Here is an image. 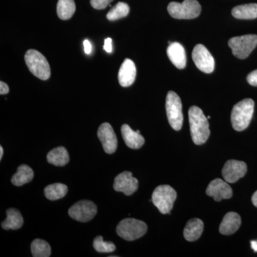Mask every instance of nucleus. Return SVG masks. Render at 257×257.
<instances>
[{
  "instance_id": "obj_1",
  "label": "nucleus",
  "mask_w": 257,
  "mask_h": 257,
  "mask_svg": "<svg viewBox=\"0 0 257 257\" xmlns=\"http://www.w3.org/2000/svg\"><path fill=\"white\" fill-rule=\"evenodd\" d=\"M189 121L194 143L197 145L205 143L210 135V130L207 117L202 109L198 106H191L189 110Z\"/></svg>"
},
{
  "instance_id": "obj_2",
  "label": "nucleus",
  "mask_w": 257,
  "mask_h": 257,
  "mask_svg": "<svg viewBox=\"0 0 257 257\" xmlns=\"http://www.w3.org/2000/svg\"><path fill=\"white\" fill-rule=\"evenodd\" d=\"M254 110V101L251 99H244L235 104L231 111V121L236 131L246 130L252 119Z\"/></svg>"
},
{
  "instance_id": "obj_3",
  "label": "nucleus",
  "mask_w": 257,
  "mask_h": 257,
  "mask_svg": "<svg viewBox=\"0 0 257 257\" xmlns=\"http://www.w3.org/2000/svg\"><path fill=\"white\" fill-rule=\"evenodd\" d=\"M25 60L29 70L37 78L47 80L50 77V64L45 56L35 50H30L25 55Z\"/></svg>"
},
{
  "instance_id": "obj_4",
  "label": "nucleus",
  "mask_w": 257,
  "mask_h": 257,
  "mask_svg": "<svg viewBox=\"0 0 257 257\" xmlns=\"http://www.w3.org/2000/svg\"><path fill=\"white\" fill-rule=\"evenodd\" d=\"M171 16L177 20H192L201 13V5L197 0H184L183 3L172 2L167 7Z\"/></svg>"
},
{
  "instance_id": "obj_5",
  "label": "nucleus",
  "mask_w": 257,
  "mask_h": 257,
  "mask_svg": "<svg viewBox=\"0 0 257 257\" xmlns=\"http://www.w3.org/2000/svg\"><path fill=\"white\" fill-rule=\"evenodd\" d=\"M166 111L167 119L172 128L179 131L183 124L182 104L180 97L175 92L170 91L166 98Z\"/></svg>"
},
{
  "instance_id": "obj_6",
  "label": "nucleus",
  "mask_w": 257,
  "mask_h": 257,
  "mask_svg": "<svg viewBox=\"0 0 257 257\" xmlns=\"http://www.w3.org/2000/svg\"><path fill=\"white\" fill-rule=\"evenodd\" d=\"M177 192L170 185H160L154 191L152 201L162 214L170 213L177 199Z\"/></svg>"
},
{
  "instance_id": "obj_7",
  "label": "nucleus",
  "mask_w": 257,
  "mask_h": 257,
  "mask_svg": "<svg viewBox=\"0 0 257 257\" xmlns=\"http://www.w3.org/2000/svg\"><path fill=\"white\" fill-rule=\"evenodd\" d=\"M147 231V225L144 221L136 219H123L116 226V233L126 241H134L142 237Z\"/></svg>"
},
{
  "instance_id": "obj_8",
  "label": "nucleus",
  "mask_w": 257,
  "mask_h": 257,
  "mask_svg": "<svg viewBox=\"0 0 257 257\" xmlns=\"http://www.w3.org/2000/svg\"><path fill=\"white\" fill-rule=\"evenodd\" d=\"M228 45L235 57L241 60L247 58L257 46V35H246L230 39Z\"/></svg>"
},
{
  "instance_id": "obj_9",
  "label": "nucleus",
  "mask_w": 257,
  "mask_h": 257,
  "mask_svg": "<svg viewBox=\"0 0 257 257\" xmlns=\"http://www.w3.org/2000/svg\"><path fill=\"white\" fill-rule=\"evenodd\" d=\"M97 212V207L94 202L89 200H82L75 203L69 209L70 217L81 222L92 220Z\"/></svg>"
},
{
  "instance_id": "obj_10",
  "label": "nucleus",
  "mask_w": 257,
  "mask_h": 257,
  "mask_svg": "<svg viewBox=\"0 0 257 257\" xmlns=\"http://www.w3.org/2000/svg\"><path fill=\"white\" fill-rule=\"evenodd\" d=\"M192 59L196 67L204 73L214 72L215 61L209 51L204 45H197L192 52Z\"/></svg>"
},
{
  "instance_id": "obj_11",
  "label": "nucleus",
  "mask_w": 257,
  "mask_h": 257,
  "mask_svg": "<svg viewBox=\"0 0 257 257\" xmlns=\"http://www.w3.org/2000/svg\"><path fill=\"white\" fill-rule=\"evenodd\" d=\"M247 166L241 161L229 160L222 169V176L228 183H234L246 175Z\"/></svg>"
},
{
  "instance_id": "obj_12",
  "label": "nucleus",
  "mask_w": 257,
  "mask_h": 257,
  "mask_svg": "<svg viewBox=\"0 0 257 257\" xmlns=\"http://www.w3.org/2000/svg\"><path fill=\"white\" fill-rule=\"evenodd\" d=\"M97 136L106 153L113 154L116 152L117 149V138L112 126L109 123H103L100 125L98 128Z\"/></svg>"
},
{
  "instance_id": "obj_13",
  "label": "nucleus",
  "mask_w": 257,
  "mask_h": 257,
  "mask_svg": "<svg viewBox=\"0 0 257 257\" xmlns=\"http://www.w3.org/2000/svg\"><path fill=\"white\" fill-rule=\"evenodd\" d=\"M138 179L133 177V173L124 172L115 177L113 187L116 192H123L125 195L130 196L138 190Z\"/></svg>"
},
{
  "instance_id": "obj_14",
  "label": "nucleus",
  "mask_w": 257,
  "mask_h": 257,
  "mask_svg": "<svg viewBox=\"0 0 257 257\" xmlns=\"http://www.w3.org/2000/svg\"><path fill=\"white\" fill-rule=\"evenodd\" d=\"M206 193L216 202H220L222 199H230L233 195L232 189L229 184L221 179H215L211 181L208 185Z\"/></svg>"
},
{
  "instance_id": "obj_15",
  "label": "nucleus",
  "mask_w": 257,
  "mask_h": 257,
  "mask_svg": "<svg viewBox=\"0 0 257 257\" xmlns=\"http://www.w3.org/2000/svg\"><path fill=\"white\" fill-rule=\"evenodd\" d=\"M137 69L135 64L130 59H126L120 67L118 79L123 87L131 86L136 79Z\"/></svg>"
},
{
  "instance_id": "obj_16",
  "label": "nucleus",
  "mask_w": 257,
  "mask_h": 257,
  "mask_svg": "<svg viewBox=\"0 0 257 257\" xmlns=\"http://www.w3.org/2000/svg\"><path fill=\"white\" fill-rule=\"evenodd\" d=\"M167 56L172 63L177 68H185L187 64V55L184 47L179 42H172L167 50Z\"/></svg>"
},
{
  "instance_id": "obj_17",
  "label": "nucleus",
  "mask_w": 257,
  "mask_h": 257,
  "mask_svg": "<svg viewBox=\"0 0 257 257\" xmlns=\"http://www.w3.org/2000/svg\"><path fill=\"white\" fill-rule=\"evenodd\" d=\"M241 223V217L237 213L228 212L219 226V232L224 235L234 234L239 229Z\"/></svg>"
},
{
  "instance_id": "obj_18",
  "label": "nucleus",
  "mask_w": 257,
  "mask_h": 257,
  "mask_svg": "<svg viewBox=\"0 0 257 257\" xmlns=\"http://www.w3.org/2000/svg\"><path fill=\"white\" fill-rule=\"evenodd\" d=\"M121 135L126 146L134 150L141 148L145 144V138L138 133L133 131L128 124H123L121 128Z\"/></svg>"
},
{
  "instance_id": "obj_19",
  "label": "nucleus",
  "mask_w": 257,
  "mask_h": 257,
  "mask_svg": "<svg viewBox=\"0 0 257 257\" xmlns=\"http://www.w3.org/2000/svg\"><path fill=\"white\" fill-rule=\"evenodd\" d=\"M204 230V223L199 219H192L184 229V236L189 241H196L200 237Z\"/></svg>"
},
{
  "instance_id": "obj_20",
  "label": "nucleus",
  "mask_w": 257,
  "mask_h": 257,
  "mask_svg": "<svg viewBox=\"0 0 257 257\" xmlns=\"http://www.w3.org/2000/svg\"><path fill=\"white\" fill-rule=\"evenodd\" d=\"M24 224V219L20 211L14 208L7 210V218L3 223L2 227L5 230L20 229Z\"/></svg>"
},
{
  "instance_id": "obj_21",
  "label": "nucleus",
  "mask_w": 257,
  "mask_h": 257,
  "mask_svg": "<svg viewBox=\"0 0 257 257\" xmlns=\"http://www.w3.org/2000/svg\"><path fill=\"white\" fill-rule=\"evenodd\" d=\"M47 161L51 165L57 167H63L67 165L69 161L68 152L63 147H59L51 150L47 157Z\"/></svg>"
},
{
  "instance_id": "obj_22",
  "label": "nucleus",
  "mask_w": 257,
  "mask_h": 257,
  "mask_svg": "<svg viewBox=\"0 0 257 257\" xmlns=\"http://www.w3.org/2000/svg\"><path fill=\"white\" fill-rule=\"evenodd\" d=\"M235 18L239 20H253L257 18V4H246L235 7L231 11Z\"/></svg>"
},
{
  "instance_id": "obj_23",
  "label": "nucleus",
  "mask_w": 257,
  "mask_h": 257,
  "mask_svg": "<svg viewBox=\"0 0 257 257\" xmlns=\"http://www.w3.org/2000/svg\"><path fill=\"white\" fill-rule=\"evenodd\" d=\"M33 177L34 172L31 167L26 165H22L18 167V172L13 175L12 182L17 187H21L31 182Z\"/></svg>"
},
{
  "instance_id": "obj_24",
  "label": "nucleus",
  "mask_w": 257,
  "mask_h": 257,
  "mask_svg": "<svg viewBox=\"0 0 257 257\" xmlns=\"http://www.w3.org/2000/svg\"><path fill=\"white\" fill-rule=\"evenodd\" d=\"M75 10L76 5L74 0H58L57 13L61 20H69L73 16Z\"/></svg>"
},
{
  "instance_id": "obj_25",
  "label": "nucleus",
  "mask_w": 257,
  "mask_h": 257,
  "mask_svg": "<svg viewBox=\"0 0 257 257\" xmlns=\"http://www.w3.org/2000/svg\"><path fill=\"white\" fill-rule=\"evenodd\" d=\"M68 188L64 184L55 183L47 186L45 189V195L47 199L54 201L62 199L67 194Z\"/></svg>"
},
{
  "instance_id": "obj_26",
  "label": "nucleus",
  "mask_w": 257,
  "mask_h": 257,
  "mask_svg": "<svg viewBox=\"0 0 257 257\" xmlns=\"http://www.w3.org/2000/svg\"><path fill=\"white\" fill-rule=\"evenodd\" d=\"M31 251L34 257H49L51 255V246L45 240L35 239L32 243Z\"/></svg>"
},
{
  "instance_id": "obj_27",
  "label": "nucleus",
  "mask_w": 257,
  "mask_h": 257,
  "mask_svg": "<svg viewBox=\"0 0 257 257\" xmlns=\"http://www.w3.org/2000/svg\"><path fill=\"white\" fill-rule=\"evenodd\" d=\"M130 6L126 3H117L107 13L106 18L109 21H116V20L127 16L128 13H130Z\"/></svg>"
},
{
  "instance_id": "obj_28",
  "label": "nucleus",
  "mask_w": 257,
  "mask_h": 257,
  "mask_svg": "<svg viewBox=\"0 0 257 257\" xmlns=\"http://www.w3.org/2000/svg\"><path fill=\"white\" fill-rule=\"evenodd\" d=\"M93 246L99 253H111L116 249V246L111 241H104L101 236H97L94 240Z\"/></svg>"
},
{
  "instance_id": "obj_29",
  "label": "nucleus",
  "mask_w": 257,
  "mask_h": 257,
  "mask_svg": "<svg viewBox=\"0 0 257 257\" xmlns=\"http://www.w3.org/2000/svg\"><path fill=\"white\" fill-rule=\"evenodd\" d=\"M112 1L113 0H90V4L94 9L104 10Z\"/></svg>"
},
{
  "instance_id": "obj_30",
  "label": "nucleus",
  "mask_w": 257,
  "mask_h": 257,
  "mask_svg": "<svg viewBox=\"0 0 257 257\" xmlns=\"http://www.w3.org/2000/svg\"><path fill=\"white\" fill-rule=\"evenodd\" d=\"M246 80L250 85L257 87V69L248 74Z\"/></svg>"
},
{
  "instance_id": "obj_31",
  "label": "nucleus",
  "mask_w": 257,
  "mask_h": 257,
  "mask_svg": "<svg viewBox=\"0 0 257 257\" xmlns=\"http://www.w3.org/2000/svg\"><path fill=\"white\" fill-rule=\"evenodd\" d=\"M104 50L107 53H111L112 52V40L111 38H106L104 40Z\"/></svg>"
},
{
  "instance_id": "obj_32",
  "label": "nucleus",
  "mask_w": 257,
  "mask_h": 257,
  "mask_svg": "<svg viewBox=\"0 0 257 257\" xmlns=\"http://www.w3.org/2000/svg\"><path fill=\"white\" fill-rule=\"evenodd\" d=\"M10 88L6 83L3 82H0V94H1L2 95H3V94H8Z\"/></svg>"
},
{
  "instance_id": "obj_33",
  "label": "nucleus",
  "mask_w": 257,
  "mask_h": 257,
  "mask_svg": "<svg viewBox=\"0 0 257 257\" xmlns=\"http://www.w3.org/2000/svg\"><path fill=\"white\" fill-rule=\"evenodd\" d=\"M84 52H85L87 55H89V54L91 53V52H92V45H91V43L89 42V40H84Z\"/></svg>"
},
{
  "instance_id": "obj_34",
  "label": "nucleus",
  "mask_w": 257,
  "mask_h": 257,
  "mask_svg": "<svg viewBox=\"0 0 257 257\" xmlns=\"http://www.w3.org/2000/svg\"><path fill=\"white\" fill-rule=\"evenodd\" d=\"M251 202H252L253 205L257 207V191L253 193L252 197H251Z\"/></svg>"
},
{
  "instance_id": "obj_35",
  "label": "nucleus",
  "mask_w": 257,
  "mask_h": 257,
  "mask_svg": "<svg viewBox=\"0 0 257 257\" xmlns=\"http://www.w3.org/2000/svg\"><path fill=\"white\" fill-rule=\"evenodd\" d=\"M251 248H253V251L257 252V241H251Z\"/></svg>"
},
{
  "instance_id": "obj_36",
  "label": "nucleus",
  "mask_w": 257,
  "mask_h": 257,
  "mask_svg": "<svg viewBox=\"0 0 257 257\" xmlns=\"http://www.w3.org/2000/svg\"><path fill=\"white\" fill-rule=\"evenodd\" d=\"M3 155H4V150L3 147H0V160L3 159Z\"/></svg>"
}]
</instances>
